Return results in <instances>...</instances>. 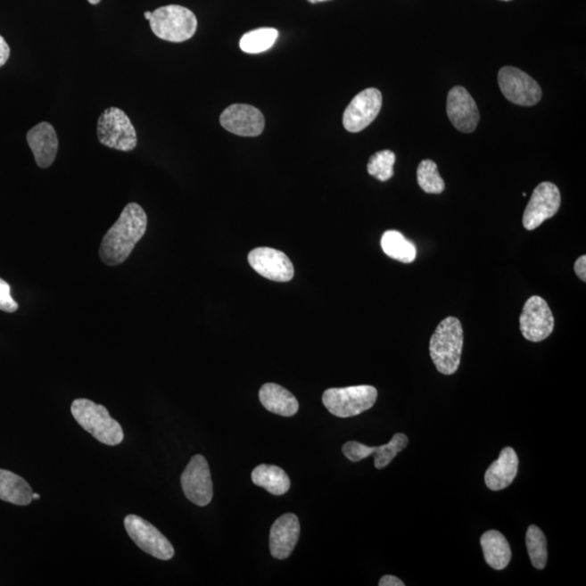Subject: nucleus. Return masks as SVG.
<instances>
[{"label":"nucleus","instance_id":"obj_1","mask_svg":"<svg viewBox=\"0 0 586 586\" xmlns=\"http://www.w3.org/2000/svg\"><path fill=\"white\" fill-rule=\"evenodd\" d=\"M147 224L144 210L137 203H128L103 238L99 249L103 262L109 267H117L125 262L144 236Z\"/></svg>","mask_w":586,"mask_h":586},{"label":"nucleus","instance_id":"obj_2","mask_svg":"<svg viewBox=\"0 0 586 586\" xmlns=\"http://www.w3.org/2000/svg\"><path fill=\"white\" fill-rule=\"evenodd\" d=\"M464 345L463 326L456 318L441 322L430 339V357L438 372L453 375L458 372Z\"/></svg>","mask_w":586,"mask_h":586},{"label":"nucleus","instance_id":"obj_3","mask_svg":"<svg viewBox=\"0 0 586 586\" xmlns=\"http://www.w3.org/2000/svg\"><path fill=\"white\" fill-rule=\"evenodd\" d=\"M71 413L78 425L100 443L113 447L122 442L124 433L121 425L110 416L103 405L87 399L74 400Z\"/></svg>","mask_w":586,"mask_h":586},{"label":"nucleus","instance_id":"obj_4","mask_svg":"<svg viewBox=\"0 0 586 586\" xmlns=\"http://www.w3.org/2000/svg\"><path fill=\"white\" fill-rule=\"evenodd\" d=\"M149 22L155 37L171 43L188 41L198 28V20L192 10L178 4L154 10Z\"/></svg>","mask_w":586,"mask_h":586},{"label":"nucleus","instance_id":"obj_5","mask_svg":"<svg viewBox=\"0 0 586 586\" xmlns=\"http://www.w3.org/2000/svg\"><path fill=\"white\" fill-rule=\"evenodd\" d=\"M377 398L378 391L373 385H354L326 390L323 403L328 412L340 418H348L372 409Z\"/></svg>","mask_w":586,"mask_h":586},{"label":"nucleus","instance_id":"obj_6","mask_svg":"<svg viewBox=\"0 0 586 586\" xmlns=\"http://www.w3.org/2000/svg\"><path fill=\"white\" fill-rule=\"evenodd\" d=\"M97 136L103 146L132 152L137 146V133L128 114L119 108H108L100 114Z\"/></svg>","mask_w":586,"mask_h":586},{"label":"nucleus","instance_id":"obj_7","mask_svg":"<svg viewBox=\"0 0 586 586\" xmlns=\"http://www.w3.org/2000/svg\"><path fill=\"white\" fill-rule=\"evenodd\" d=\"M124 525L129 538L144 553L160 560H169L174 557L175 552L171 542L147 520L136 515H128L124 520Z\"/></svg>","mask_w":586,"mask_h":586},{"label":"nucleus","instance_id":"obj_8","mask_svg":"<svg viewBox=\"0 0 586 586\" xmlns=\"http://www.w3.org/2000/svg\"><path fill=\"white\" fill-rule=\"evenodd\" d=\"M498 79L505 98L518 106H534L542 98V90L537 81L517 68L500 69Z\"/></svg>","mask_w":586,"mask_h":586},{"label":"nucleus","instance_id":"obj_9","mask_svg":"<svg viewBox=\"0 0 586 586\" xmlns=\"http://www.w3.org/2000/svg\"><path fill=\"white\" fill-rule=\"evenodd\" d=\"M520 332L531 343H541L552 334L555 319L548 302L533 295L524 303L520 315Z\"/></svg>","mask_w":586,"mask_h":586},{"label":"nucleus","instance_id":"obj_10","mask_svg":"<svg viewBox=\"0 0 586 586\" xmlns=\"http://www.w3.org/2000/svg\"><path fill=\"white\" fill-rule=\"evenodd\" d=\"M180 483L185 495L195 505L204 506L213 499V483L209 464L202 455H194L184 470Z\"/></svg>","mask_w":586,"mask_h":586},{"label":"nucleus","instance_id":"obj_11","mask_svg":"<svg viewBox=\"0 0 586 586\" xmlns=\"http://www.w3.org/2000/svg\"><path fill=\"white\" fill-rule=\"evenodd\" d=\"M562 204V194L555 184L544 182L535 187L527 208L524 210L523 224L525 229L534 230L546 219H552Z\"/></svg>","mask_w":586,"mask_h":586},{"label":"nucleus","instance_id":"obj_12","mask_svg":"<svg viewBox=\"0 0 586 586\" xmlns=\"http://www.w3.org/2000/svg\"><path fill=\"white\" fill-rule=\"evenodd\" d=\"M383 95L377 88H367L357 95L343 113V127L350 133L362 132L378 117Z\"/></svg>","mask_w":586,"mask_h":586},{"label":"nucleus","instance_id":"obj_13","mask_svg":"<svg viewBox=\"0 0 586 586\" xmlns=\"http://www.w3.org/2000/svg\"><path fill=\"white\" fill-rule=\"evenodd\" d=\"M219 122L229 133L243 137H257L263 133L265 119L259 109L250 104H232L220 114Z\"/></svg>","mask_w":586,"mask_h":586},{"label":"nucleus","instance_id":"obj_14","mask_svg":"<svg viewBox=\"0 0 586 586\" xmlns=\"http://www.w3.org/2000/svg\"><path fill=\"white\" fill-rule=\"evenodd\" d=\"M249 264L260 276L277 283L290 282L294 276L292 260L272 248H257L249 253Z\"/></svg>","mask_w":586,"mask_h":586},{"label":"nucleus","instance_id":"obj_15","mask_svg":"<svg viewBox=\"0 0 586 586\" xmlns=\"http://www.w3.org/2000/svg\"><path fill=\"white\" fill-rule=\"evenodd\" d=\"M409 445V438L404 433H395L390 442L382 447H367V445L350 441L343 447V452L351 462L358 463L359 460L375 456V467L383 469L392 462L400 452Z\"/></svg>","mask_w":586,"mask_h":586},{"label":"nucleus","instance_id":"obj_16","mask_svg":"<svg viewBox=\"0 0 586 586\" xmlns=\"http://www.w3.org/2000/svg\"><path fill=\"white\" fill-rule=\"evenodd\" d=\"M450 121L463 133H473L478 127L480 114L472 95L463 87L450 90L447 103Z\"/></svg>","mask_w":586,"mask_h":586},{"label":"nucleus","instance_id":"obj_17","mask_svg":"<svg viewBox=\"0 0 586 586\" xmlns=\"http://www.w3.org/2000/svg\"><path fill=\"white\" fill-rule=\"evenodd\" d=\"M300 521L294 514H285L275 521L269 533V549L274 558L285 559L293 552L300 538Z\"/></svg>","mask_w":586,"mask_h":586},{"label":"nucleus","instance_id":"obj_18","mask_svg":"<svg viewBox=\"0 0 586 586\" xmlns=\"http://www.w3.org/2000/svg\"><path fill=\"white\" fill-rule=\"evenodd\" d=\"M27 139L38 167L41 169L52 167L59 148L57 133L53 125L48 122L35 125L29 130Z\"/></svg>","mask_w":586,"mask_h":586},{"label":"nucleus","instance_id":"obj_19","mask_svg":"<svg viewBox=\"0 0 586 586\" xmlns=\"http://www.w3.org/2000/svg\"><path fill=\"white\" fill-rule=\"evenodd\" d=\"M519 459L515 450L505 448L498 460L490 466L485 473V484L490 490L500 491L508 488L518 474Z\"/></svg>","mask_w":586,"mask_h":586},{"label":"nucleus","instance_id":"obj_20","mask_svg":"<svg viewBox=\"0 0 586 586\" xmlns=\"http://www.w3.org/2000/svg\"><path fill=\"white\" fill-rule=\"evenodd\" d=\"M263 407L284 417H292L298 413L299 402L292 392L276 384H264L259 393Z\"/></svg>","mask_w":586,"mask_h":586},{"label":"nucleus","instance_id":"obj_21","mask_svg":"<svg viewBox=\"0 0 586 586\" xmlns=\"http://www.w3.org/2000/svg\"><path fill=\"white\" fill-rule=\"evenodd\" d=\"M485 562L495 570L508 567L512 559V549L504 535L497 530H490L480 540Z\"/></svg>","mask_w":586,"mask_h":586},{"label":"nucleus","instance_id":"obj_22","mask_svg":"<svg viewBox=\"0 0 586 586\" xmlns=\"http://www.w3.org/2000/svg\"><path fill=\"white\" fill-rule=\"evenodd\" d=\"M0 499L19 506L33 502V490L20 475L0 469Z\"/></svg>","mask_w":586,"mask_h":586},{"label":"nucleus","instance_id":"obj_23","mask_svg":"<svg viewBox=\"0 0 586 586\" xmlns=\"http://www.w3.org/2000/svg\"><path fill=\"white\" fill-rule=\"evenodd\" d=\"M252 481L273 495H284L290 489V479L285 470L273 465H260L252 472Z\"/></svg>","mask_w":586,"mask_h":586},{"label":"nucleus","instance_id":"obj_24","mask_svg":"<svg viewBox=\"0 0 586 586\" xmlns=\"http://www.w3.org/2000/svg\"><path fill=\"white\" fill-rule=\"evenodd\" d=\"M382 248L389 258L402 263H412L417 255L416 245L397 230H388L383 235Z\"/></svg>","mask_w":586,"mask_h":586},{"label":"nucleus","instance_id":"obj_25","mask_svg":"<svg viewBox=\"0 0 586 586\" xmlns=\"http://www.w3.org/2000/svg\"><path fill=\"white\" fill-rule=\"evenodd\" d=\"M278 38V31L272 28H260L245 33L240 39V48L243 53L260 54L274 46Z\"/></svg>","mask_w":586,"mask_h":586},{"label":"nucleus","instance_id":"obj_26","mask_svg":"<svg viewBox=\"0 0 586 586\" xmlns=\"http://www.w3.org/2000/svg\"><path fill=\"white\" fill-rule=\"evenodd\" d=\"M525 544L533 567L539 570L544 569L548 564V542L543 531L537 525H530L525 535Z\"/></svg>","mask_w":586,"mask_h":586},{"label":"nucleus","instance_id":"obj_27","mask_svg":"<svg viewBox=\"0 0 586 586\" xmlns=\"http://www.w3.org/2000/svg\"><path fill=\"white\" fill-rule=\"evenodd\" d=\"M417 182L425 194H439L445 189V184L438 171V165L432 160H424L417 169Z\"/></svg>","mask_w":586,"mask_h":586},{"label":"nucleus","instance_id":"obj_28","mask_svg":"<svg viewBox=\"0 0 586 586\" xmlns=\"http://www.w3.org/2000/svg\"><path fill=\"white\" fill-rule=\"evenodd\" d=\"M395 160H397V157L391 150L376 153L369 159L367 171L369 175H372L380 182H387L394 175L393 165Z\"/></svg>","mask_w":586,"mask_h":586},{"label":"nucleus","instance_id":"obj_29","mask_svg":"<svg viewBox=\"0 0 586 586\" xmlns=\"http://www.w3.org/2000/svg\"><path fill=\"white\" fill-rule=\"evenodd\" d=\"M19 305L14 301L12 295V287L7 282L0 278V310L7 313H14Z\"/></svg>","mask_w":586,"mask_h":586},{"label":"nucleus","instance_id":"obj_30","mask_svg":"<svg viewBox=\"0 0 586 586\" xmlns=\"http://www.w3.org/2000/svg\"><path fill=\"white\" fill-rule=\"evenodd\" d=\"M574 272L577 274V276L582 280V282H586V257L585 255H582V257H580L577 260H575L574 263Z\"/></svg>","mask_w":586,"mask_h":586},{"label":"nucleus","instance_id":"obj_31","mask_svg":"<svg viewBox=\"0 0 586 586\" xmlns=\"http://www.w3.org/2000/svg\"><path fill=\"white\" fill-rule=\"evenodd\" d=\"M10 57V47L4 38L0 35V68L6 64Z\"/></svg>","mask_w":586,"mask_h":586},{"label":"nucleus","instance_id":"obj_32","mask_svg":"<svg viewBox=\"0 0 586 586\" xmlns=\"http://www.w3.org/2000/svg\"><path fill=\"white\" fill-rule=\"evenodd\" d=\"M379 586H404V583L394 575H384L380 579Z\"/></svg>","mask_w":586,"mask_h":586},{"label":"nucleus","instance_id":"obj_33","mask_svg":"<svg viewBox=\"0 0 586 586\" xmlns=\"http://www.w3.org/2000/svg\"><path fill=\"white\" fill-rule=\"evenodd\" d=\"M310 4H315L319 3L330 2V0H308Z\"/></svg>","mask_w":586,"mask_h":586},{"label":"nucleus","instance_id":"obj_34","mask_svg":"<svg viewBox=\"0 0 586 586\" xmlns=\"http://www.w3.org/2000/svg\"><path fill=\"white\" fill-rule=\"evenodd\" d=\"M152 16H153V12H144V18H146V20H148V21H149L150 18H152Z\"/></svg>","mask_w":586,"mask_h":586},{"label":"nucleus","instance_id":"obj_35","mask_svg":"<svg viewBox=\"0 0 586 586\" xmlns=\"http://www.w3.org/2000/svg\"><path fill=\"white\" fill-rule=\"evenodd\" d=\"M100 2H102V0H88V3L92 4H98Z\"/></svg>","mask_w":586,"mask_h":586},{"label":"nucleus","instance_id":"obj_36","mask_svg":"<svg viewBox=\"0 0 586 586\" xmlns=\"http://www.w3.org/2000/svg\"><path fill=\"white\" fill-rule=\"evenodd\" d=\"M39 498H41V497H39V494L33 493V499H39Z\"/></svg>","mask_w":586,"mask_h":586},{"label":"nucleus","instance_id":"obj_37","mask_svg":"<svg viewBox=\"0 0 586 586\" xmlns=\"http://www.w3.org/2000/svg\"><path fill=\"white\" fill-rule=\"evenodd\" d=\"M504 2H509V0H504Z\"/></svg>","mask_w":586,"mask_h":586}]
</instances>
